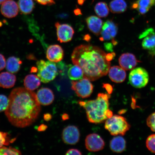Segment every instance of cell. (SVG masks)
<instances>
[{
	"mask_svg": "<svg viewBox=\"0 0 155 155\" xmlns=\"http://www.w3.org/2000/svg\"><path fill=\"white\" fill-rule=\"evenodd\" d=\"M8 99V105L5 113L12 124L24 128L36 121L41 107L35 93L18 87L12 91Z\"/></svg>",
	"mask_w": 155,
	"mask_h": 155,
	"instance_id": "cell-1",
	"label": "cell"
},
{
	"mask_svg": "<svg viewBox=\"0 0 155 155\" xmlns=\"http://www.w3.org/2000/svg\"><path fill=\"white\" fill-rule=\"evenodd\" d=\"M106 54L97 46L81 45L73 50L71 60L74 64L82 68L84 77L94 81L107 75L109 71L111 64Z\"/></svg>",
	"mask_w": 155,
	"mask_h": 155,
	"instance_id": "cell-2",
	"label": "cell"
},
{
	"mask_svg": "<svg viewBox=\"0 0 155 155\" xmlns=\"http://www.w3.org/2000/svg\"><path fill=\"white\" fill-rule=\"evenodd\" d=\"M109 95L100 93L96 100L79 101V104L86 110L87 119L91 123H103L108 119L106 114L109 109Z\"/></svg>",
	"mask_w": 155,
	"mask_h": 155,
	"instance_id": "cell-3",
	"label": "cell"
},
{
	"mask_svg": "<svg viewBox=\"0 0 155 155\" xmlns=\"http://www.w3.org/2000/svg\"><path fill=\"white\" fill-rule=\"evenodd\" d=\"M104 127L112 135H124L130 125L123 116L114 115L106 120Z\"/></svg>",
	"mask_w": 155,
	"mask_h": 155,
	"instance_id": "cell-4",
	"label": "cell"
},
{
	"mask_svg": "<svg viewBox=\"0 0 155 155\" xmlns=\"http://www.w3.org/2000/svg\"><path fill=\"white\" fill-rule=\"evenodd\" d=\"M38 76L44 83H48L54 80L58 74L57 65L51 61L40 60L36 63Z\"/></svg>",
	"mask_w": 155,
	"mask_h": 155,
	"instance_id": "cell-5",
	"label": "cell"
},
{
	"mask_svg": "<svg viewBox=\"0 0 155 155\" xmlns=\"http://www.w3.org/2000/svg\"><path fill=\"white\" fill-rule=\"evenodd\" d=\"M129 81L132 86L141 88L147 86L149 81V74L145 69L141 67L133 69L129 75Z\"/></svg>",
	"mask_w": 155,
	"mask_h": 155,
	"instance_id": "cell-6",
	"label": "cell"
},
{
	"mask_svg": "<svg viewBox=\"0 0 155 155\" xmlns=\"http://www.w3.org/2000/svg\"><path fill=\"white\" fill-rule=\"evenodd\" d=\"M71 84V89L80 97L88 98L92 94L94 86L90 81L86 78L83 77L78 81H73Z\"/></svg>",
	"mask_w": 155,
	"mask_h": 155,
	"instance_id": "cell-7",
	"label": "cell"
},
{
	"mask_svg": "<svg viewBox=\"0 0 155 155\" xmlns=\"http://www.w3.org/2000/svg\"><path fill=\"white\" fill-rule=\"evenodd\" d=\"M58 40L61 43H65L72 40L74 31L72 27L67 24L55 23Z\"/></svg>",
	"mask_w": 155,
	"mask_h": 155,
	"instance_id": "cell-8",
	"label": "cell"
},
{
	"mask_svg": "<svg viewBox=\"0 0 155 155\" xmlns=\"http://www.w3.org/2000/svg\"><path fill=\"white\" fill-rule=\"evenodd\" d=\"M144 38L142 43V47L148 50L150 55L155 56V34L153 29L149 28L140 35L139 38Z\"/></svg>",
	"mask_w": 155,
	"mask_h": 155,
	"instance_id": "cell-9",
	"label": "cell"
},
{
	"mask_svg": "<svg viewBox=\"0 0 155 155\" xmlns=\"http://www.w3.org/2000/svg\"><path fill=\"white\" fill-rule=\"evenodd\" d=\"M80 132L75 126L70 125L64 129L62 133V138L64 143L69 145H75L80 138Z\"/></svg>",
	"mask_w": 155,
	"mask_h": 155,
	"instance_id": "cell-10",
	"label": "cell"
},
{
	"mask_svg": "<svg viewBox=\"0 0 155 155\" xmlns=\"http://www.w3.org/2000/svg\"><path fill=\"white\" fill-rule=\"evenodd\" d=\"M117 32V24L112 20H107L104 23L102 26L100 40L101 41L114 40Z\"/></svg>",
	"mask_w": 155,
	"mask_h": 155,
	"instance_id": "cell-11",
	"label": "cell"
},
{
	"mask_svg": "<svg viewBox=\"0 0 155 155\" xmlns=\"http://www.w3.org/2000/svg\"><path fill=\"white\" fill-rule=\"evenodd\" d=\"M105 143L99 135L92 134L87 136L85 139V146L87 150L91 152L101 150L104 148Z\"/></svg>",
	"mask_w": 155,
	"mask_h": 155,
	"instance_id": "cell-12",
	"label": "cell"
},
{
	"mask_svg": "<svg viewBox=\"0 0 155 155\" xmlns=\"http://www.w3.org/2000/svg\"><path fill=\"white\" fill-rule=\"evenodd\" d=\"M19 10L18 4L13 0H6L2 5L1 8L2 14L8 18L16 17Z\"/></svg>",
	"mask_w": 155,
	"mask_h": 155,
	"instance_id": "cell-13",
	"label": "cell"
},
{
	"mask_svg": "<svg viewBox=\"0 0 155 155\" xmlns=\"http://www.w3.org/2000/svg\"><path fill=\"white\" fill-rule=\"evenodd\" d=\"M119 61L121 67L127 71L134 69L138 62H140L134 54L130 53L122 54L119 58Z\"/></svg>",
	"mask_w": 155,
	"mask_h": 155,
	"instance_id": "cell-14",
	"label": "cell"
},
{
	"mask_svg": "<svg viewBox=\"0 0 155 155\" xmlns=\"http://www.w3.org/2000/svg\"><path fill=\"white\" fill-rule=\"evenodd\" d=\"M64 52L63 48L58 45H53L48 47L46 52V58L50 61L58 63L63 59Z\"/></svg>",
	"mask_w": 155,
	"mask_h": 155,
	"instance_id": "cell-15",
	"label": "cell"
},
{
	"mask_svg": "<svg viewBox=\"0 0 155 155\" xmlns=\"http://www.w3.org/2000/svg\"><path fill=\"white\" fill-rule=\"evenodd\" d=\"M37 98L40 104L43 106L51 104L54 100L53 91L47 88H42L38 91Z\"/></svg>",
	"mask_w": 155,
	"mask_h": 155,
	"instance_id": "cell-16",
	"label": "cell"
},
{
	"mask_svg": "<svg viewBox=\"0 0 155 155\" xmlns=\"http://www.w3.org/2000/svg\"><path fill=\"white\" fill-rule=\"evenodd\" d=\"M108 72L110 79L112 82L116 83L123 82L127 77V73L125 70L117 66L110 68Z\"/></svg>",
	"mask_w": 155,
	"mask_h": 155,
	"instance_id": "cell-17",
	"label": "cell"
},
{
	"mask_svg": "<svg viewBox=\"0 0 155 155\" xmlns=\"http://www.w3.org/2000/svg\"><path fill=\"white\" fill-rule=\"evenodd\" d=\"M86 22L90 31L96 36L100 35L103 24L101 19L95 15H91L86 18Z\"/></svg>",
	"mask_w": 155,
	"mask_h": 155,
	"instance_id": "cell-18",
	"label": "cell"
},
{
	"mask_svg": "<svg viewBox=\"0 0 155 155\" xmlns=\"http://www.w3.org/2000/svg\"><path fill=\"white\" fill-rule=\"evenodd\" d=\"M16 81V77L12 73L4 72L0 74V87L3 88H12Z\"/></svg>",
	"mask_w": 155,
	"mask_h": 155,
	"instance_id": "cell-19",
	"label": "cell"
},
{
	"mask_svg": "<svg viewBox=\"0 0 155 155\" xmlns=\"http://www.w3.org/2000/svg\"><path fill=\"white\" fill-rule=\"evenodd\" d=\"M110 146L111 150L114 152H123L126 150V141L123 137L120 136L114 137L110 141Z\"/></svg>",
	"mask_w": 155,
	"mask_h": 155,
	"instance_id": "cell-20",
	"label": "cell"
},
{
	"mask_svg": "<svg viewBox=\"0 0 155 155\" xmlns=\"http://www.w3.org/2000/svg\"><path fill=\"white\" fill-rule=\"evenodd\" d=\"M41 81L39 78L36 75L32 74L27 75L24 80L25 88L31 91L35 90L40 86Z\"/></svg>",
	"mask_w": 155,
	"mask_h": 155,
	"instance_id": "cell-21",
	"label": "cell"
},
{
	"mask_svg": "<svg viewBox=\"0 0 155 155\" xmlns=\"http://www.w3.org/2000/svg\"><path fill=\"white\" fill-rule=\"evenodd\" d=\"M22 63V61L19 58L15 57H9L6 63V69L10 73H16L20 70Z\"/></svg>",
	"mask_w": 155,
	"mask_h": 155,
	"instance_id": "cell-22",
	"label": "cell"
},
{
	"mask_svg": "<svg viewBox=\"0 0 155 155\" xmlns=\"http://www.w3.org/2000/svg\"><path fill=\"white\" fill-rule=\"evenodd\" d=\"M110 11L114 13H121L127 10V5L125 0H113L110 3Z\"/></svg>",
	"mask_w": 155,
	"mask_h": 155,
	"instance_id": "cell-23",
	"label": "cell"
},
{
	"mask_svg": "<svg viewBox=\"0 0 155 155\" xmlns=\"http://www.w3.org/2000/svg\"><path fill=\"white\" fill-rule=\"evenodd\" d=\"M18 5L19 10L24 15L30 14L35 8L33 0H19Z\"/></svg>",
	"mask_w": 155,
	"mask_h": 155,
	"instance_id": "cell-24",
	"label": "cell"
},
{
	"mask_svg": "<svg viewBox=\"0 0 155 155\" xmlns=\"http://www.w3.org/2000/svg\"><path fill=\"white\" fill-rule=\"evenodd\" d=\"M68 75L69 78L73 81L78 80L84 77V73L82 68L75 65L70 67Z\"/></svg>",
	"mask_w": 155,
	"mask_h": 155,
	"instance_id": "cell-25",
	"label": "cell"
},
{
	"mask_svg": "<svg viewBox=\"0 0 155 155\" xmlns=\"http://www.w3.org/2000/svg\"><path fill=\"white\" fill-rule=\"evenodd\" d=\"M94 9L96 14L101 18H105L109 14V8L104 2H100L97 3Z\"/></svg>",
	"mask_w": 155,
	"mask_h": 155,
	"instance_id": "cell-26",
	"label": "cell"
},
{
	"mask_svg": "<svg viewBox=\"0 0 155 155\" xmlns=\"http://www.w3.org/2000/svg\"><path fill=\"white\" fill-rule=\"evenodd\" d=\"M137 8L143 9L149 11L152 7L155 5V0H138L135 2Z\"/></svg>",
	"mask_w": 155,
	"mask_h": 155,
	"instance_id": "cell-27",
	"label": "cell"
},
{
	"mask_svg": "<svg viewBox=\"0 0 155 155\" xmlns=\"http://www.w3.org/2000/svg\"><path fill=\"white\" fill-rule=\"evenodd\" d=\"M15 139V138L11 140L8 133L0 131V148L3 145H9L10 143L14 142Z\"/></svg>",
	"mask_w": 155,
	"mask_h": 155,
	"instance_id": "cell-28",
	"label": "cell"
},
{
	"mask_svg": "<svg viewBox=\"0 0 155 155\" xmlns=\"http://www.w3.org/2000/svg\"><path fill=\"white\" fill-rule=\"evenodd\" d=\"M20 151L12 147H10L9 148L3 146L0 148V155H21Z\"/></svg>",
	"mask_w": 155,
	"mask_h": 155,
	"instance_id": "cell-29",
	"label": "cell"
},
{
	"mask_svg": "<svg viewBox=\"0 0 155 155\" xmlns=\"http://www.w3.org/2000/svg\"><path fill=\"white\" fill-rule=\"evenodd\" d=\"M146 146L149 150L155 153V134L151 135L147 138Z\"/></svg>",
	"mask_w": 155,
	"mask_h": 155,
	"instance_id": "cell-30",
	"label": "cell"
},
{
	"mask_svg": "<svg viewBox=\"0 0 155 155\" xmlns=\"http://www.w3.org/2000/svg\"><path fill=\"white\" fill-rule=\"evenodd\" d=\"M9 104V99L5 95L0 94V112L5 111Z\"/></svg>",
	"mask_w": 155,
	"mask_h": 155,
	"instance_id": "cell-31",
	"label": "cell"
},
{
	"mask_svg": "<svg viewBox=\"0 0 155 155\" xmlns=\"http://www.w3.org/2000/svg\"><path fill=\"white\" fill-rule=\"evenodd\" d=\"M147 123L151 130L155 132V112L149 116L147 120Z\"/></svg>",
	"mask_w": 155,
	"mask_h": 155,
	"instance_id": "cell-32",
	"label": "cell"
},
{
	"mask_svg": "<svg viewBox=\"0 0 155 155\" xmlns=\"http://www.w3.org/2000/svg\"><path fill=\"white\" fill-rule=\"evenodd\" d=\"M38 3L42 5H52L55 4L54 0H35Z\"/></svg>",
	"mask_w": 155,
	"mask_h": 155,
	"instance_id": "cell-33",
	"label": "cell"
},
{
	"mask_svg": "<svg viewBox=\"0 0 155 155\" xmlns=\"http://www.w3.org/2000/svg\"><path fill=\"white\" fill-rule=\"evenodd\" d=\"M5 58L3 55L0 54V71L3 70L6 66Z\"/></svg>",
	"mask_w": 155,
	"mask_h": 155,
	"instance_id": "cell-34",
	"label": "cell"
},
{
	"mask_svg": "<svg viewBox=\"0 0 155 155\" xmlns=\"http://www.w3.org/2000/svg\"><path fill=\"white\" fill-rule=\"evenodd\" d=\"M66 155H82L80 151L77 149H71L68 150Z\"/></svg>",
	"mask_w": 155,
	"mask_h": 155,
	"instance_id": "cell-35",
	"label": "cell"
},
{
	"mask_svg": "<svg viewBox=\"0 0 155 155\" xmlns=\"http://www.w3.org/2000/svg\"><path fill=\"white\" fill-rule=\"evenodd\" d=\"M103 87L106 89L108 94H111L112 91V87L111 85L108 84H103Z\"/></svg>",
	"mask_w": 155,
	"mask_h": 155,
	"instance_id": "cell-36",
	"label": "cell"
},
{
	"mask_svg": "<svg viewBox=\"0 0 155 155\" xmlns=\"http://www.w3.org/2000/svg\"><path fill=\"white\" fill-rule=\"evenodd\" d=\"M115 53L114 52H112L111 53L107 54L106 55L107 60L109 61H112L113 58L115 57Z\"/></svg>",
	"mask_w": 155,
	"mask_h": 155,
	"instance_id": "cell-37",
	"label": "cell"
},
{
	"mask_svg": "<svg viewBox=\"0 0 155 155\" xmlns=\"http://www.w3.org/2000/svg\"><path fill=\"white\" fill-rule=\"evenodd\" d=\"M113 44L112 43H108L104 44V47L107 51H112L113 48Z\"/></svg>",
	"mask_w": 155,
	"mask_h": 155,
	"instance_id": "cell-38",
	"label": "cell"
},
{
	"mask_svg": "<svg viewBox=\"0 0 155 155\" xmlns=\"http://www.w3.org/2000/svg\"><path fill=\"white\" fill-rule=\"evenodd\" d=\"M47 128V126L44 124H42L38 127V130L39 131H43L45 130Z\"/></svg>",
	"mask_w": 155,
	"mask_h": 155,
	"instance_id": "cell-39",
	"label": "cell"
},
{
	"mask_svg": "<svg viewBox=\"0 0 155 155\" xmlns=\"http://www.w3.org/2000/svg\"><path fill=\"white\" fill-rule=\"evenodd\" d=\"M52 116L49 114H45L44 115V119L46 121H49L51 119Z\"/></svg>",
	"mask_w": 155,
	"mask_h": 155,
	"instance_id": "cell-40",
	"label": "cell"
},
{
	"mask_svg": "<svg viewBox=\"0 0 155 155\" xmlns=\"http://www.w3.org/2000/svg\"><path fill=\"white\" fill-rule=\"evenodd\" d=\"M69 117L68 115L66 114H64L62 116V119L64 120H65L68 119Z\"/></svg>",
	"mask_w": 155,
	"mask_h": 155,
	"instance_id": "cell-41",
	"label": "cell"
},
{
	"mask_svg": "<svg viewBox=\"0 0 155 155\" xmlns=\"http://www.w3.org/2000/svg\"><path fill=\"white\" fill-rule=\"evenodd\" d=\"M6 0H0V5L2 4Z\"/></svg>",
	"mask_w": 155,
	"mask_h": 155,
	"instance_id": "cell-42",
	"label": "cell"
}]
</instances>
